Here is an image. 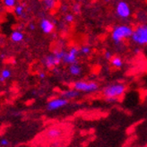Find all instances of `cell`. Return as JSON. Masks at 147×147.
I'll use <instances>...</instances> for the list:
<instances>
[{"mask_svg": "<svg viewBox=\"0 0 147 147\" xmlns=\"http://www.w3.org/2000/svg\"><path fill=\"white\" fill-rule=\"evenodd\" d=\"M134 29L130 25L120 24L116 25L113 27L111 31V40L114 41L116 45L119 44L125 39H129L132 33H133Z\"/></svg>", "mask_w": 147, "mask_h": 147, "instance_id": "cell-1", "label": "cell"}, {"mask_svg": "<svg viewBox=\"0 0 147 147\" xmlns=\"http://www.w3.org/2000/svg\"><path fill=\"white\" fill-rule=\"evenodd\" d=\"M127 86L122 83H114L106 85L103 90L102 94L105 98L112 97V98H119L126 92Z\"/></svg>", "mask_w": 147, "mask_h": 147, "instance_id": "cell-2", "label": "cell"}, {"mask_svg": "<svg viewBox=\"0 0 147 147\" xmlns=\"http://www.w3.org/2000/svg\"><path fill=\"white\" fill-rule=\"evenodd\" d=\"M131 40L138 46L147 45V24H141L137 25L133 31Z\"/></svg>", "mask_w": 147, "mask_h": 147, "instance_id": "cell-3", "label": "cell"}, {"mask_svg": "<svg viewBox=\"0 0 147 147\" xmlns=\"http://www.w3.org/2000/svg\"><path fill=\"white\" fill-rule=\"evenodd\" d=\"M73 88L78 92L91 93L99 90V84L96 82H85V81H76L74 83Z\"/></svg>", "mask_w": 147, "mask_h": 147, "instance_id": "cell-4", "label": "cell"}, {"mask_svg": "<svg viewBox=\"0 0 147 147\" xmlns=\"http://www.w3.org/2000/svg\"><path fill=\"white\" fill-rule=\"evenodd\" d=\"M116 14L120 19L125 20L129 18L131 16V8L129 5L124 0L119 1L116 5Z\"/></svg>", "mask_w": 147, "mask_h": 147, "instance_id": "cell-5", "label": "cell"}, {"mask_svg": "<svg viewBox=\"0 0 147 147\" xmlns=\"http://www.w3.org/2000/svg\"><path fill=\"white\" fill-rule=\"evenodd\" d=\"M79 55V49L77 47H72L70 48L67 53H65V56L63 57V63L67 65H71L77 63V57Z\"/></svg>", "mask_w": 147, "mask_h": 147, "instance_id": "cell-6", "label": "cell"}, {"mask_svg": "<svg viewBox=\"0 0 147 147\" xmlns=\"http://www.w3.org/2000/svg\"><path fill=\"white\" fill-rule=\"evenodd\" d=\"M67 103H68V100L65 98L53 99L49 101V103L47 105V109L49 110V111H52V110H56L65 107V105H67Z\"/></svg>", "mask_w": 147, "mask_h": 147, "instance_id": "cell-7", "label": "cell"}, {"mask_svg": "<svg viewBox=\"0 0 147 147\" xmlns=\"http://www.w3.org/2000/svg\"><path fill=\"white\" fill-rule=\"evenodd\" d=\"M60 62H61V60L58 59L54 54H49V55L46 56L42 60V63L45 65V67L48 68H53V67H57V65H59Z\"/></svg>", "mask_w": 147, "mask_h": 147, "instance_id": "cell-8", "label": "cell"}, {"mask_svg": "<svg viewBox=\"0 0 147 147\" xmlns=\"http://www.w3.org/2000/svg\"><path fill=\"white\" fill-rule=\"evenodd\" d=\"M54 23L49 19H42L40 22V28L44 33L49 34L54 31Z\"/></svg>", "mask_w": 147, "mask_h": 147, "instance_id": "cell-9", "label": "cell"}, {"mask_svg": "<svg viewBox=\"0 0 147 147\" xmlns=\"http://www.w3.org/2000/svg\"><path fill=\"white\" fill-rule=\"evenodd\" d=\"M80 95V92L76 91V89H71V90H67V91H65L62 92V98H65L67 100H73V99H76Z\"/></svg>", "mask_w": 147, "mask_h": 147, "instance_id": "cell-10", "label": "cell"}, {"mask_svg": "<svg viewBox=\"0 0 147 147\" xmlns=\"http://www.w3.org/2000/svg\"><path fill=\"white\" fill-rule=\"evenodd\" d=\"M62 135V130L60 128H57V127H52L47 131L46 136L50 138V139H55L59 137Z\"/></svg>", "mask_w": 147, "mask_h": 147, "instance_id": "cell-11", "label": "cell"}, {"mask_svg": "<svg viewBox=\"0 0 147 147\" xmlns=\"http://www.w3.org/2000/svg\"><path fill=\"white\" fill-rule=\"evenodd\" d=\"M69 73L72 76H80L81 73H82V67L78 63H75V64H71L69 65Z\"/></svg>", "mask_w": 147, "mask_h": 147, "instance_id": "cell-12", "label": "cell"}, {"mask_svg": "<svg viewBox=\"0 0 147 147\" xmlns=\"http://www.w3.org/2000/svg\"><path fill=\"white\" fill-rule=\"evenodd\" d=\"M11 40L13 41V42H21L22 40H24V33L22 32L21 31H14V32H12V34H11Z\"/></svg>", "mask_w": 147, "mask_h": 147, "instance_id": "cell-13", "label": "cell"}, {"mask_svg": "<svg viewBox=\"0 0 147 147\" xmlns=\"http://www.w3.org/2000/svg\"><path fill=\"white\" fill-rule=\"evenodd\" d=\"M110 64H111L112 67L116 68H121L124 65V62L120 57H113L111 59H110Z\"/></svg>", "mask_w": 147, "mask_h": 147, "instance_id": "cell-14", "label": "cell"}, {"mask_svg": "<svg viewBox=\"0 0 147 147\" xmlns=\"http://www.w3.org/2000/svg\"><path fill=\"white\" fill-rule=\"evenodd\" d=\"M44 5L46 6L47 9H53L56 6V0H42Z\"/></svg>", "mask_w": 147, "mask_h": 147, "instance_id": "cell-15", "label": "cell"}, {"mask_svg": "<svg viewBox=\"0 0 147 147\" xmlns=\"http://www.w3.org/2000/svg\"><path fill=\"white\" fill-rule=\"evenodd\" d=\"M24 5H17L14 6V13H16L18 16H22L24 12Z\"/></svg>", "mask_w": 147, "mask_h": 147, "instance_id": "cell-16", "label": "cell"}, {"mask_svg": "<svg viewBox=\"0 0 147 147\" xmlns=\"http://www.w3.org/2000/svg\"><path fill=\"white\" fill-rule=\"evenodd\" d=\"M92 51V49L90 46L84 45L83 47H81V49H79V53H81L82 55H89Z\"/></svg>", "mask_w": 147, "mask_h": 147, "instance_id": "cell-17", "label": "cell"}, {"mask_svg": "<svg viewBox=\"0 0 147 147\" xmlns=\"http://www.w3.org/2000/svg\"><path fill=\"white\" fill-rule=\"evenodd\" d=\"M17 0H4V4L7 8H13L16 6V3Z\"/></svg>", "mask_w": 147, "mask_h": 147, "instance_id": "cell-18", "label": "cell"}, {"mask_svg": "<svg viewBox=\"0 0 147 147\" xmlns=\"http://www.w3.org/2000/svg\"><path fill=\"white\" fill-rule=\"evenodd\" d=\"M65 51L64 50H62V49H59V50H55L54 51V55L58 58V59H60L61 61H62V59H63V57H64V56H65Z\"/></svg>", "mask_w": 147, "mask_h": 147, "instance_id": "cell-19", "label": "cell"}, {"mask_svg": "<svg viewBox=\"0 0 147 147\" xmlns=\"http://www.w3.org/2000/svg\"><path fill=\"white\" fill-rule=\"evenodd\" d=\"M11 75H12V73H11V71L9 69H4V70L1 71V75H0V76H1L5 80V79H8L11 76Z\"/></svg>", "mask_w": 147, "mask_h": 147, "instance_id": "cell-20", "label": "cell"}, {"mask_svg": "<svg viewBox=\"0 0 147 147\" xmlns=\"http://www.w3.org/2000/svg\"><path fill=\"white\" fill-rule=\"evenodd\" d=\"M65 21L68 24H71L75 21V16H74L72 13H67L65 16Z\"/></svg>", "mask_w": 147, "mask_h": 147, "instance_id": "cell-21", "label": "cell"}, {"mask_svg": "<svg viewBox=\"0 0 147 147\" xmlns=\"http://www.w3.org/2000/svg\"><path fill=\"white\" fill-rule=\"evenodd\" d=\"M73 11H74V13H76V14L80 13V12H81V5H80L79 3H76V4L73 5Z\"/></svg>", "mask_w": 147, "mask_h": 147, "instance_id": "cell-22", "label": "cell"}, {"mask_svg": "<svg viewBox=\"0 0 147 147\" xmlns=\"http://www.w3.org/2000/svg\"><path fill=\"white\" fill-rule=\"evenodd\" d=\"M112 57H113V54H112L111 51H109V50L105 51V53H104V58H105L106 60L110 61V59H111Z\"/></svg>", "mask_w": 147, "mask_h": 147, "instance_id": "cell-23", "label": "cell"}, {"mask_svg": "<svg viewBox=\"0 0 147 147\" xmlns=\"http://www.w3.org/2000/svg\"><path fill=\"white\" fill-rule=\"evenodd\" d=\"M105 99H106V101L109 102V103H114V102H117L119 100V98H112V97H109Z\"/></svg>", "mask_w": 147, "mask_h": 147, "instance_id": "cell-24", "label": "cell"}, {"mask_svg": "<svg viewBox=\"0 0 147 147\" xmlns=\"http://www.w3.org/2000/svg\"><path fill=\"white\" fill-rule=\"evenodd\" d=\"M1 145L4 147H7L9 145V142L7 140H5V139H3V140H1Z\"/></svg>", "mask_w": 147, "mask_h": 147, "instance_id": "cell-25", "label": "cell"}, {"mask_svg": "<svg viewBox=\"0 0 147 147\" xmlns=\"http://www.w3.org/2000/svg\"><path fill=\"white\" fill-rule=\"evenodd\" d=\"M29 28H30L31 31H34L36 29V26H35V24L33 23H30V24H29Z\"/></svg>", "mask_w": 147, "mask_h": 147, "instance_id": "cell-26", "label": "cell"}, {"mask_svg": "<svg viewBox=\"0 0 147 147\" xmlns=\"http://www.w3.org/2000/svg\"><path fill=\"white\" fill-rule=\"evenodd\" d=\"M45 76H46V75L44 73H42V72H40V74H39V77L40 78H41V79H43V78H45Z\"/></svg>", "mask_w": 147, "mask_h": 147, "instance_id": "cell-27", "label": "cell"}, {"mask_svg": "<svg viewBox=\"0 0 147 147\" xmlns=\"http://www.w3.org/2000/svg\"><path fill=\"white\" fill-rule=\"evenodd\" d=\"M140 51H141V49L140 48H136L135 49V53L136 54H138L139 52H140Z\"/></svg>", "mask_w": 147, "mask_h": 147, "instance_id": "cell-28", "label": "cell"}, {"mask_svg": "<svg viewBox=\"0 0 147 147\" xmlns=\"http://www.w3.org/2000/svg\"><path fill=\"white\" fill-rule=\"evenodd\" d=\"M63 11H67V5H64L63 6Z\"/></svg>", "mask_w": 147, "mask_h": 147, "instance_id": "cell-29", "label": "cell"}, {"mask_svg": "<svg viewBox=\"0 0 147 147\" xmlns=\"http://www.w3.org/2000/svg\"><path fill=\"white\" fill-rule=\"evenodd\" d=\"M144 100L145 101H147V91L145 92V94H144Z\"/></svg>", "mask_w": 147, "mask_h": 147, "instance_id": "cell-30", "label": "cell"}, {"mask_svg": "<svg viewBox=\"0 0 147 147\" xmlns=\"http://www.w3.org/2000/svg\"><path fill=\"white\" fill-rule=\"evenodd\" d=\"M4 81H5V79L1 76H0V82H4Z\"/></svg>", "mask_w": 147, "mask_h": 147, "instance_id": "cell-31", "label": "cell"}, {"mask_svg": "<svg viewBox=\"0 0 147 147\" xmlns=\"http://www.w3.org/2000/svg\"><path fill=\"white\" fill-rule=\"evenodd\" d=\"M5 56L4 54H2L1 56H0V57H2V58H5Z\"/></svg>", "mask_w": 147, "mask_h": 147, "instance_id": "cell-32", "label": "cell"}, {"mask_svg": "<svg viewBox=\"0 0 147 147\" xmlns=\"http://www.w3.org/2000/svg\"><path fill=\"white\" fill-rule=\"evenodd\" d=\"M78 1H79V2H81V1H82V0H78Z\"/></svg>", "mask_w": 147, "mask_h": 147, "instance_id": "cell-33", "label": "cell"}]
</instances>
